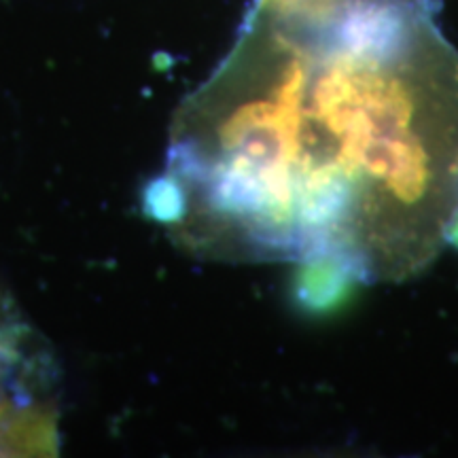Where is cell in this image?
I'll return each instance as SVG.
<instances>
[{
  "label": "cell",
  "instance_id": "3",
  "mask_svg": "<svg viewBox=\"0 0 458 458\" xmlns=\"http://www.w3.org/2000/svg\"><path fill=\"white\" fill-rule=\"evenodd\" d=\"M142 213L147 219H153L164 225H181L187 215V199L181 182L168 172L156 179L147 181L140 193Z\"/></svg>",
  "mask_w": 458,
  "mask_h": 458
},
{
  "label": "cell",
  "instance_id": "2",
  "mask_svg": "<svg viewBox=\"0 0 458 458\" xmlns=\"http://www.w3.org/2000/svg\"><path fill=\"white\" fill-rule=\"evenodd\" d=\"M280 21L323 28L335 24L357 0H261Z\"/></svg>",
  "mask_w": 458,
  "mask_h": 458
},
{
  "label": "cell",
  "instance_id": "4",
  "mask_svg": "<svg viewBox=\"0 0 458 458\" xmlns=\"http://www.w3.org/2000/svg\"><path fill=\"white\" fill-rule=\"evenodd\" d=\"M448 242H450V244H454V246H458V213H456V216H454V223H452V227H450Z\"/></svg>",
  "mask_w": 458,
  "mask_h": 458
},
{
  "label": "cell",
  "instance_id": "1",
  "mask_svg": "<svg viewBox=\"0 0 458 458\" xmlns=\"http://www.w3.org/2000/svg\"><path fill=\"white\" fill-rule=\"evenodd\" d=\"M276 68L227 108L213 142L182 136L168 174L206 223L261 259L300 266L327 308L399 283L448 244L458 213V54L414 0H357L323 28L280 21Z\"/></svg>",
  "mask_w": 458,
  "mask_h": 458
}]
</instances>
